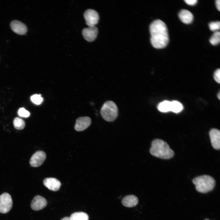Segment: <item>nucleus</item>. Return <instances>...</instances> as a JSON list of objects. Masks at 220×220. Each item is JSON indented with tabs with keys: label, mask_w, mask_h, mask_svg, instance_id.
Masks as SVG:
<instances>
[{
	"label": "nucleus",
	"mask_w": 220,
	"mask_h": 220,
	"mask_svg": "<svg viewBox=\"0 0 220 220\" xmlns=\"http://www.w3.org/2000/svg\"><path fill=\"white\" fill-rule=\"evenodd\" d=\"M150 152L152 156L163 159H169L174 155V151L164 141L156 139L152 141Z\"/></svg>",
	"instance_id": "f03ea898"
},
{
	"label": "nucleus",
	"mask_w": 220,
	"mask_h": 220,
	"mask_svg": "<svg viewBox=\"0 0 220 220\" xmlns=\"http://www.w3.org/2000/svg\"><path fill=\"white\" fill-rule=\"evenodd\" d=\"M61 220H71L70 217H65L61 219Z\"/></svg>",
	"instance_id": "bb28decb"
},
{
	"label": "nucleus",
	"mask_w": 220,
	"mask_h": 220,
	"mask_svg": "<svg viewBox=\"0 0 220 220\" xmlns=\"http://www.w3.org/2000/svg\"><path fill=\"white\" fill-rule=\"evenodd\" d=\"M197 191L206 193L212 190L215 187V181L211 176L204 175L197 177L193 180Z\"/></svg>",
	"instance_id": "7ed1b4c3"
},
{
	"label": "nucleus",
	"mask_w": 220,
	"mask_h": 220,
	"mask_svg": "<svg viewBox=\"0 0 220 220\" xmlns=\"http://www.w3.org/2000/svg\"><path fill=\"white\" fill-rule=\"evenodd\" d=\"M44 185L49 189L53 191H58L61 184L60 182L55 178H46L43 180Z\"/></svg>",
	"instance_id": "ddd939ff"
},
{
	"label": "nucleus",
	"mask_w": 220,
	"mask_h": 220,
	"mask_svg": "<svg viewBox=\"0 0 220 220\" xmlns=\"http://www.w3.org/2000/svg\"><path fill=\"white\" fill-rule=\"evenodd\" d=\"M13 124L15 128L17 130L23 129L24 127L25 123L24 121L21 118L16 117L13 121Z\"/></svg>",
	"instance_id": "6ab92c4d"
},
{
	"label": "nucleus",
	"mask_w": 220,
	"mask_h": 220,
	"mask_svg": "<svg viewBox=\"0 0 220 220\" xmlns=\"http://www.w3.org/2000/svg\"><path fill=\"white\" fill-rule=\"evenodd\" d=\"M91 123L90 118L87 116L78 118L76 121L75 129L77 131H82L87 129Z\"/></svg>",
	"instance_id": "9b49d317"
},
{
	"label": "nucleus",
	"mask_w": 220,
	"mask_h": 220,
	"mask_svg": "<svg viewBox=\"0 0 220 220\" xmlns=\"http://www.w3.org/2000/svg\"><path fill=\"white\" fill-rule=\"evenodd\" d=\"M215 4L216 8L218 10L220 11V0H216L215 1Z\"/></svg>",
	"instance_id": "a878e982"
},
{
	"label": "nucleus",
	"mask_w": 220,
	"mask_h": 220,
	"mask_svg": "<svg viewBox=\"0 0 220 220\" xmlns=\"http://www.w3.org/2000/svg\"><path fill=\"white\" fill-rule=\"evenodd\" d=\"M31 99L33 103L37 105L40 104L43 100V98L40 94L33 95L31 96Z\"/></svg>",
	"instance_id": "412c9836"
},
{
	"label": "nucleus",
	"mask_w": 220,
	"mask_h": 220,
	"mask_svg": "<svg viewBox=\"0 0 220 220\" xmlns=\"http://www.w3.org/2000/svg\"><path fill=\"white\" fill-rule=\"evenodd\" d=\"M178 16L180 20L185 24L191 23L193 19L192 13L189 10L185 9H182L180 11Z\"/></svg>",
	"instance_id": "4468645a"
},
{
	"label": "nucleus",
	"mask_w": 220,
	"mask_h": 220,
	"mask_svg": "<svg viewBox=\"0 0 220 220\" xmlns=\"http://www.w3.org/2000/svg\"><path fill=\"white\" fill-rule=\"evenodd\" d=\"M12 205L11 197L8 193H4L0 195V213L8 212L12 208Z\"/></svg>",
	"instance_id": "39448f33"
},
{
	"label": "nucleus",
	"mask_w": 220,
	"mask_h": 220,
	"mask_svg": "<svg viewBox=\"0 0 220 220\" xmlns=\"http://www.w3.org/2000/svg\"><path fill=\"white\" fill-rule=\"evenodd\" d=\"M138 199L135 195H131L125 197L122 201V204L127 207H132L136 205L138 203Z\"/></svg>",
	"instance_id": "2eb2a0df"
},
{
	"label": "nucleus",
	"mask_w": 220,
	"mask_h": 220,
	"mask_svg": "<svg viewBox=\"0 0 220 220\" xmlns=\"http://www.w3.org/2000/svg\"><path fill=\"white\" fill-rule=\"evenodd\" d=\"M46 157L45 152L41 151H37L31 157L30 160V165L34 167L40 166L44 162Z\"/></svg>",
	"instance_id": "0eeeda50"
},
{
	"label": "nucleus",
	"mask_w": 220,
	"mask_h": 220,
	"mask_svg": "<svg viewBox=\"0 0 220 220\" xmlns=\"http://www.w3.org/2000/svg\"><path fill=\"white\" fill-rule=\"evenodd\" d=\"M211 143L213 148L219 150L220 148V131L217 129L213 128L209 131Z\"/></svg>",
	"instance_id": "9d476101"
},
{
	"label": "nucleus",
	"mask_w": 220,
	"mask_h": 220,
	"mask_svg": "<svg viewBox=\"0 0 220 220\" xmlns=\"http://www.w3.org/2000/svg\"><path fill=\"white\" fill-rule=\"evenodd\" d=\"M47 202L43 197L40 196H35L31 204V209L35 211H38L44 208L47 205Z\"/></svg>",
	"instance_id": "1a4fd4ad"
},
{
	"label": "nucleus",
	"mask_w": 220,
	"mask_h": 220,
	"mask_svg": "<svg viewBox=\"0 0 220 220\" xmlns=\"http://www.w3.org/2000/svg\"><path fill=\"white\" fill-rule=\"evenodd\" d=\"M10 26L12 30L17 34L24 35L27 31L26 25L20 21L16 20H13L10 23Z\"/></svg>",
	"instance_id": "6e6552de"
},
{
	"label": "nucleus",
	"mask_w": 220,
	"mask_h": 220,
	"mask_svg": "<svg viewBox=\"0 0 220 220\" xmlns=\"http://www.w3.org/2000/svg\"><path fill=\"white\" fill-rule=\"evenodd\" d=\"M98 31V29L95 26L89 27L83 30L82 34L84 38L87 41L92 42L97 37Z\"/></svg>",
	"instance_id": "f8f14e48"
},
{
	"label": "nucleus",
	"mask_w": 220,
	"mask_h": 220,
	"mask_svg": "<svg viewBox=\"0 0 220 220\" xmlns=\"http://www.w3.org/2000/svg\"><path fill=\"white\" fill-rule=\"evenodd\" d=\"M220 93L219 92L218 94V98L220 99Z\"/></svg>",
	"instance_id": "cd10ccee"
},
{
	"label": "nucleus",
	"mask_w": 220,
	"mask_h": 220,
	"mask_svg": "<svg viewBox=\"0 0 220 220\" xmlns=\"http://www.w3.org/2000/svg\"><path fill=\"white\" fill-rule=\"evenodd\" d=\"M220 41V33L219 31L215 32L209 40L210 43L213 46L218 45Z\"/></svg>",
	"instance_id": "aec40b11"
},
{
	"label": "nucleus",
	"mask_w": 220,
	"mask_h": 220,
	"mask_svg": "<svg viewBox=\"0 0 220 220\" xmlns=\"http://www.w3.org/2000/svg\"><path fill=\"white\" fill-rule=\"evenodd\" d=\"M101 113L102 117L105 120L108 122L112 121L118 116L117 106L112 101H107L102 107Z\"/></svg>",
	"instance_id": "20e7f679"
},
{
	"label": "nucleus",
	"mask_w": 220,
	"mask_h": 220,
	"mask_svg": "<svg viewBox=\"0 0 220 220\" xmlns=\"http://www.w3.org/2000/svg\"><path fill=\"white\" fill-rule=\"evenodd\" d=\"M150 42L152 46L156 49L165 47L168 44L169 37L166 24L157 19L153 21L149 26Z\"/></svg>",
	"instance_id": "f257e3e1"
},
{
	"label": "nucleus",
	"mask_w": 220,
	"mask_h": 220,
	"mask_svg": "<svg viewBox=\"0 0 220 220\" xmlns=\"http://www.w3.org/2000/svg\"><path fill=\"white\" fill-rule=\"evenodd\" d=\"M214 78L215 80L218 83L220 82V70L219 69H217L215 72Z\"/></svg>",
	"instance_id": "b1692460"
},
{
	"label": "nucleus",
	"mask_w": 220,
	"mask_h": 220,
	"mask_svg": "<svg viewBox=\"0 0 220 220\" xmlns=\"http://www.w3.org/2000/svg\"><path fill=\"white\" fill-rule=\"evenodd\" d=\"M71 220H88L89 216L86 213L82 212H75L70 217Z\"/></svg>",
	"instance_id": "dca6fc26"
},
{
	"label": "nucleus",
	"mask_w": 220,
	"mask_h": 220,
	"mask_svg": "<svg viewBox=\"0 0 220 220\" xmlns=\"http://www.w3.org/2000/svg\"><path fill=\"white\" fill-rule=\"evenodd\" d=\"M18 114L19 116L24 117H28L30 115V112L23 108H20L18 111Z\"/></svg>",
	"instance_id": "5701e85b"
},
{
	"label": "nucleus",
	"mask_w": 220,
	"mask_h": 220,
	"mask_svg": "<svg viewBox=\"0 0 220 220\" xmlns=\"http://www.w3.org/2000/svg\"><path fill=\"white\" fill-rule=\"evenodd\" d=\"M84 16L86 23L89 27L95 26L99 20V16L97 12L92 9L86 10L84 13Z\"/></svg>",
	"instance_id": "423d86ee"
},
{
	"label": "nucleus",
	"mask_w": 220,
	"mask_h": 220,
	"mask_svg": "<svg viewBox=\"0 0 220 220\" xmlns=\"http://www.w3.org/2000/svg\"><path fill=\"white\" fill-rule=\"evenodd\" d=\"M210 29L212 31H215L220 29V22L219 21L211 22L209 24Z\"/></svg>",
	"instance_id": "4be33fe9"
},
{
	"label": "nucleus",
	"mask_w": 220,
	"mask_h": 220,
	"mask_svg": "<svg viewBox=\"0 0 220 220\" xmlns=\"http://www.w3.org/2000/svg\"><path fill=\"white\" fill-rule=\"evenodd\" d=\"M183 106L179 102L177 101L171 102L170 111L175 113L180 112L183 109Z\"/></svg>",
	"instance_id": "a211bd4d"
},
{
	"label": "nucleus",
	"mask_w": 220,
	"mask_h": 220,
	"mask_svg": "<svg viewBox=\"0 0 220 220\" xmlns=\"http://www.w3.org/2000/svg\"><path fill=\"white\" fill-rule=\"evenodd\" d=\"M171 102L165 101L160 103L158 105V110L162 112H166L170 111Z\"/></svg>",
	"instance_id": "f3484780"
},
{
	"label": "nucleus",
	"mask_w": 220,
	"mask_h": 220,
	"mask_svg": "<svg viewBox=\"0 0 220 220\" xmlns=\"http://www.w3.org/2000/svg\"><path fill=\"white\" fill-rule=\"evenodd\" d=\"M184 1L188 5L193 6L195 5L197 2V0H185Z\"/></svg>",
	"instance_id": "393cba45"
}]
</instances>
